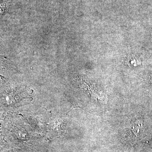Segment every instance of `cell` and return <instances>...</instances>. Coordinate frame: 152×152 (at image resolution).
I'll use <instances>...</instances> for the list:
<instances>
[{"label": "cell", "instance_id": "obj_1", "mask_svg": "<svg viewBox=\"0 0 152 152\" xmlns=\"http://www.w3.org/2000/svg\"><path fill=\"white\" fill-rule=\"evenodd\" d=\"M7 4V2L6 0L3 1L1 3H0V15L4 11L6 10Z\"/></svg>", "mask_w": 152, "mask_h": 152}]
</instances>
